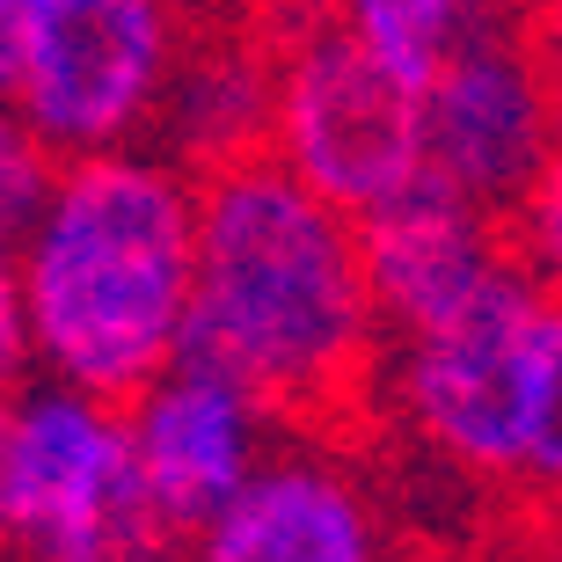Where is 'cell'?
<instances>
[{
	"label": "cell",
	"instance_id": "obj_1",
	"mask_svg": "<svg viewBox=\"0 0 562 562\" xmlns=\"http://www.w3.org/2000/svg\"><path fill=\"white\" fill-rule=\"evenodd\" d=\"M380 344L351 212L271 154L198 176L183 358L220 366L285 424L351 409L373 387Z\"/></svg>",
	"mask_w": 562,
	"mask_h": 562
},
{
	"label": "cell",
	"instance_id": "obj_2",
	"mask_svg": "<svg viewBox=\"0 0 562 562\" xmlns=\"http://www.w3.org/2000/svg\"><path fill=\"white\" fill-rule=\"evenodd\" d=\"M198 176L154 154H74L8 241L30 373L125 402L183 358Z\"/></svg>",
	"mask_w": 562,
	"mask_h": 562
},
{
	"label": "cell",
	"instance_id": "obj_3",
	"mask_svg": "<svg viewBox=\"0 0 562 562\" xmlns=\"http://www.w3.org/2000/svg\"><path fill=\"white\" fill-rule=\"evenodd\" d=\"M373 387L453 475L562 504V300L526 263L460 314L380 344Z\"/></svg>",
	"mask_w": 562,
	"mask_h": 562
},
{
	"label": "cell",
	"instance_id": "obj_4",
	"mask_svg": "<svg viewBox=\"0 0 562 562\" xmlns=\"http://www.w3.org/2000/svg\"><path fill=\"white\" fill-rule=\"evenodd\" d=\"M176 533L154 519L125 446V409L44 373L8 387L0 446V562H168Z\"/></svg>",
	"mask_w": 562,
	"mask_h": 562
},
{
	"label": "cell",
	"instance_id": "obj_5",
	"mask_svg": "<svg viewBox=\"0 0 562 562\" xmlns=\"http://www.w3.org/2000/svg\"><path fill=\"white\" fill-rule=\"evenodd\" d=\"M176 52V0H15L0 30V103L59 161L146 146Z\"/></svg>",
	"mask_w": 562,
	"mask_h": 562
},
{
	"label": "cell",
	"instance_id": "obj_6",
	"mask_svg": "<svg viewBox=\"0 0 562 562\" xmlns=\"http://www.w3.org/2000/svg\"><path fill=\"white\" fill-rule=\"evenodd\" d=\"M285 176L329 198L336 212H373L424 176L417 146V81L373 59L322 8L278 30L271 44V146Z\"/></svg>",
	"mask_w": 562,
	"mask_h": 562
},
{
	"label": "cell",
	"instance_id": "obj_7",
	"mask_svg": "<svg viewBox=\"0 0 562 562\" xmlns=\"http://www.w3.org/2000/svg\"><path fill=\"white\" fill-rule=\"evenodd\" d=\"M417 146L424 176L490 212H519L562 146V110L548 88L526 22L482 15L468 37L417 81Z\"/></svg>",
	"mask_w": 562,
	"mask_h": 562
},
{
	"label": "cell",
	"instance_id": "obj_8",
	"mask_svg": "<svg viewBox=\"0 0 562 562\" xmlns=\"http://www.w3.org/2000/svg\"><path fill=\"white\" fill-rule=\"evenodd\" d=\"M117 409H125V446H132V468H139V490L176 541H190L249 482V468L278 438L271 409L205 358L161 366Z\"/></svg>",
	"mask_w": 562,
	"mask_h": 562
},
{
	"label": "cell",
	"instance_id": "obj_9",
	"mask_svg": "<svg viewBox=\"0 0 562 562\" xmlns=\"http://www.w3.org/2000/svg\"><path fill=\"white\" fill-rule=\"evenodd\" d=\"M183 548V562H387L366 475L314 438L271 446Z\"/></svg>",
	"mask_w": 562,
	"mask_h": 562
},
{
	"label": "cell",
	"instance_id": "obj_10",
	"mask_svg": "<svg viewBox=\"0 0 562 562\" xmlns=\"http://www.w3.org/2000/svg\"><path fill=\"white\" fill-rule=\"evenodd\" d=\"M358 263H366V292H373L380 329L409 336V329H431V322L460 314L497 271L519 263V249H512L504 212L417 176L387 205L358 212Z\"/></svg>",
	"mask_w": 562,
	"mask_h": 562
},
{
	"label": "cell",
	"instance_id": "obj_11",
	"mask_svg": "<svg viewBox=\"0 0 562 562\" xmlns=\"http://www.w3.org/2000/svg\"><path fill=\"white\" fill-rule=\"evenodd\" d=\"M154 154L183 168V176H212V168L256 161L271 146V44L256 37H190L168 66V88L154 103Z\"/></svg>",
	"mask_w": 562,
	"mask_h": 562
},
{
	"label": "cell",
	"instance_id": "obj_12",
	"mask_svg": "<svg viewBox=\"0 0 562 562\" xmlns=\"http://www.w3.org/2000/svg\"><path fill=\"white\" fill-rule=\"evenodd\" d=\"M314 8L336 15L373 59H387L409 81H424L482 15H497V0H314Z\"/></svg>",
	"mask_w": 562,
	"mask_h": 562
},
{
	"label": "cell",
	"instance_id": "obj_13",
	"mask_svg": "<svg viewBox=\"0 0 562 562\" xmlns=\"http://www.w3.org/2000/svg\"><path fill=\"white\" fill-rule=\"evenodd\" d=\"M52 176H59V154H52L15 110L0 103V241H15V234H22V220L44 205Z\"/></svg>",
	"mask_w": 562,
	"mask_h": 562
},
{
	"label": "cell",
	"instance_id": "obj_14",
	"mask_svg": "<svg viewBox=\"0 0 562 562\" xmlns=\"http://www.w3.org/2000/svg\"><path fill=\"white\" fill-rule=\"evenodd\" d=\"M512 249L562 300V146H555V161L541 168V183L526 190L519 212H512Z\"/></svg>",
	"mask_w": 562,
	"mask_h": 562
},
{
	"label": "cell",
	"instance_id": "obj_15",
	"mask_svg": "<svg viewBox=\"0 0 562 562\" xmlns=\"http://www.w3.org/2000/svg\"><path fill=\"white\" fill-rule=\"evenodd\" d=\"M30 373V336H22V300H15V256L0 241V387Z\"/></svg>",
	"mask_w": 562,
	"mask_h": 562
},
{
	"label": "cell",
	"instance_id": "obj_16",
	"mask_svg": "<svg viewBox=\"0 0 562 562\" xmlns=\"http://www.w3.org/2000/svg\"><path fill=\"white\" fill-rule=\"evenodd\" d=\"M526 44H533V59H541L555 110H562V0H526Z\"/></svg>",
	"mask_w": 562,
	"mask_h": 562
},
{
	"label": "cell",
	"instance_id": "obj_17",
	"mask_svg": "<svg viewBox=\"0 0 562 562\" xmlns=\"http://www.w3.org/2000/svg\"><path fill=\"white\" fill-rule=\"evenodd\" d=\"M0 446H8V387H0Z\"/></svg>",
	"mask_w": 562,
	"mask_h": 562
},
{
	"label": "cell",
	"instance_id": "obj_18",
	"mask_svg": "<svg viewBox=\"0 0 562 562\" xmlns=\"http://www.w3.org/2000/svg\"><path fill=\"white\" fill-rule=\"evenodd\" d=\"M8 8H15V0H0V30H8Z\"/></svg>",
	"mask_w": 562,
	"mask_h": 562
}]
</instances>
